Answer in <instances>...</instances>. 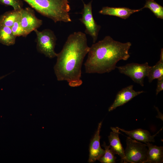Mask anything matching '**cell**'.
Wrapping results in <instances>:
<instances>
[{"label": "cell", "mask_w": 163, "mask_h": 163, "mask_svg": "<svg viewBox=\"0 0 163 163\" xmlns=\"http://www.w3.org/2000/svg\"><path fill=\"white\" fill-rule=\"evenodd\" d=\"M89 49L85 33L78 31L70 34L56 57L54 70L57 80L66 81L72 87L81 86L82 67Z\"/></svg>", "instance_id": "obj_1"}, {"label": "cell", "mask_w": 163, "mask_h": 163, "mask_svg": "<svg viewBox=\"0 0 163 163\" xmlns=\"http://www.w3.org/2000/svg\"><path fill=\"white\" fill-rule=\"evenodd\" d=\"M131 46L129 42L122 43L109 36L94 43L90 47L84 64L85 72L103 74L114 70L119 60H126L129 57Z\"/></svg>", "instance_id": "obj_2"}, {"label": "cell", "mask_w": 163, "mask_h": 163, "mask_svg": "<svg viewBox=\"0 0 163 163\" xmlns=\"http://www.w3.org/2000/svg\"><path fill=\"white\" fill-rule=\"evenodd\" d=\"M42 15L55 23L72 21L69 0H23Z\"/></svg>", "instance_id": "obj_3"}, {"label": "cell", "mask_w": 163, "mask_h": 163, "mask_svg": "<svg viewBox=\"0 0 163 163\" xmlns=\"http://www.w3.org/2000/svg\"><path fill=\"white\" fill-rule=\"evenodd\" d=\"M37 36V49L38 52L46 57L53 59L56 57L55 51L56 38L53 32L49 29L41 31H34Z\"/></svg>", "instance_id": "obj_4"}, {"label": "cell", "mask_w": 163, "mask_h": 163, "mask_svg": "<svg viewBox=\"0 0 163 163\" xmlns=\"http://www.w3.org/2000/svg\"><path fill=\"white\" fill-rule=\"evenodd\" d=\"M126 147L124 150L126 163H145L147 159L146 144L127 137Z\"/></svg>", "instance_id": "obj_5"}, {"label": "cell", "mask_w": 163, "mask_h": 163, "mask_svg": "<svg viewBox=\"0 0 163 163\" xmlns=\"http://www.w3.org/2000/svg\"><path fill=\"white\" fill-rule=\"evenodd\" d=\"M151 66L147 62L142 64L132 63L117 67L120 73L129 77L134 82L144 86V80Z\"/></svg>", "instance_id": "obj_6"}, {"label": "cell", "mask_w": 163, "mask_h": 163, "mask_svg": "<svg viewBox=\"0 0 163 163\" xmlns=\"http://www.w3.org/2000/svg\"><path fill=\"white\" fill-rule=\"evenodd\" d=\"M92 1L87 4L84 2L82 17L80 21L85 27V33L90 36L92 38L93 42L95 43L97 40L101 26L98 25L93 18L92 7Z\"/></svg>", "instance_id": "obj_7"}, {"label": "cell", "mask_w": 163, "mask_h": 163, "mask_svg": "<svg viewBox=\"0 0 163 163\" xmlns=\"http://www.w3.org/2000/svg\"><path fill=\"white\" fill-rule=\"evenodd\" d=\"M21 25L26 36L33 31L37 30L43 24L42 20L37 18L33 10L29 7L20 10Z\"/></svg>", "instance_id": "obj_8"}, {"label": "cell", "mask_w": 163, "mask_h": 163, "mask_svg": "<svg viewBox=\"0 0 163 163\" xmlns=\"http://www.w3.org/2000/svg\"><path fill=\"white\" fill-rule=\"evenodd\" d=\"M133 87L132 85H129L118 92L113 103L109 108V111L123 105L135 97L144 92L143 91H136L133 90Z\"/></svg>", "instance_id": "obj_9"}, {"label": "cell", "mask_w": 163, "mask_h": 163, "mask_svg": "<svg viewBox=\"0 0 163 163\" xmlns=\"http://www.w3.org/2000/svg\"><path fill=\"white\" fill-rule=\"evenodd\" d=\"M102 124V121L98 123L97 130L90 142L88 160L89 163L94 162L98 160L105 153V150L101 148L100 145V133Z\"/></svg>", "instance_id": "obj_10"}, {"label": "cell", "mask_w": 163, "mask_h": 163, "mask_svg": "<svg viewBox=\"0 0 163 163\" xmlns=\"http://www.w3.org/2000/svg\"><path fill=\"white\" fill-rule=\"evenodd\" d=\"M139 9H132L126 7H104L99 11V13L103 15L113 16L126 19L133 14L142 11Z\"/></svg>", "instance_id": "obj_11"}, {"label": "cell", "mask_w": 163, "mask_h": 163, "mask_svg": "<svg viewBox=\"0 0 163 163\" xmlns=\"http://www.w3.org/2000/svg\"><path fill=\"white\" fill-rule=\"evenodd\" d=\"M116 127L119 130L124 132L130 138L145 143L155 142V137L162 130V128L156 134L152 136L148 131L141 129H137L131 131H127L118 127Z\"/></svg>", "instance_id": "obj_12"}, {"label": "cell", "mask_w": 163, "mask_h": 163, "mask_svg": "<svg viewBox=\"0 0 163 163\" xmlns=\"http://www.w3.org/2000/svg\"><path fill=\"white\" fill-rule=\"evenodd\" d=\"M112 131L108 136L110 146L114 150L116 154L120 157L121 161L126 163L124 154V150L122 147L119 137V130L116 127H111Z\"/></svg>", "instance_id": "obj_13"}, {"label": "cell", "mask_w": 163, "mask_h": 163, "mask_svg": "<svg viewBox=\"0 0 163 163\" xmlns=\"http://www.w3.org/2000/svg\"><path fill=\"white\" fill-rule=\"evenodd\" d=\"M148 147L145 163H161L163 162V147L149 142L145 143Z\"/></svg>", "instance_id": "obj_14"}, {"label": "cell", "mask_w": 163, "mask_h": 163, "mask_svg": "<svg viewBox=\"0 0 163 163\" xmlns=\"http://www.w3.org/2000/svg\"><path fill=\"white\" fill-rule=\"evenodd\" d=\"M16 37L12 32L11 28L0 25V43L3 45L10 46L15 43Z\"/></svg>", "instance_id": "obj_15"}, {"label": "cell", "mask_w": 163, "mask_h": 163, "mask_svg": "<svg viewBox=\"0 0 163 163\" xmlns=\"http://www.w3.org/2000/svg\"><path fill=\"white\" fill-rule=\"evenodd\" d=\"M163 76V50L161 49L159 60L152 66H151L147 76L149 82L155 79Z\"/></svg>", "instance_id": "obj_16"}, {"label": "cell", "mask_w": 163, "mask_h": 163, "mask_svg": "<svg viewBox=\"0 0 163 163\" xmlns=\"http://www.w3.org/2000/svg\"><path fill=\"white\" fill-rule=\"evenodd\" d=\"M20 10L13 9L2 14L0 16V25L11 27L14 22L20 18Z\"/></svg>", "instance_id": "obj_17"}, {"label": "cell", "mask_w": 163, "mask_h": 163, "mask_svg": "<svg viewBox=\"0 0 163 163\" xmlns=\"http://www.w3.org/2000/svg\"><path fill=\"white\" fill-rule=\"evenodd\" d=\"M150 9L158 18L163 19V7L157 3L155 0H146L144 7L142 8Z\"/></svg>", "instance_id": "obj_18"}, {"label": "cell", "mask_w": 163, "mask_h": 163, "mask_svg": "<svg viewBox=\"0 0 163 163\" xmlns=\"http://www.w3.org/2000/svg\"><path fill=\"white\" fill-rule=\"evenodd\" d=\"M102 145L105 148V153L98 160L102 163H116V153L112 147L110 145H107L104 142Z\"/></svg>", "instance_id": "obj_19"}, {"label": "cell", "mask_w": 163, "mask_h": 163, "mask_svg": "<svg viewBox=\"0 0 163 163\" xmlns=\"http://www.w3.org/2000/svg\"><path fill=\"white\" fill-rule=\"evenodd\" d=\"M0 4L6 6L13 7L14 10H20L23 8L21 0H0Z\"/></svg>", "instance_id": "obj_20"}, {"label": "cell", "mask_w": 163, "mask_h": 163, "mask_svg": "<svg viewBox=\"0 0 163 163\" xmlns=\"http://www.w3.org/2000/svg\"><path fill=\"white\" fill-rule=\"evenodd\" d=\"M11 28L13 34L16 37H26L21 24L20 17L14 22L13 25Z\"/></svg>", "instance_id": "obj_21"}, {"label": "cell", "mask_w": 163, "mask_h": 163, "mask_svg": "<svg viewBox=\"0 0 163 163\" xmlns=\"http://www.w3.org/2000/svg\"><path fill=\"white\" fill-rule=\"evenodd\" d=\"M163 90V76L157 79V88L156 90V94H158Z\"/></svg>", "instance_id": "obj_22"}, {"label": "cell", "mask_w": 163, "mask_h": 163, "mask_svg": "<svg viewBox=\"0 0 163 163\" xmlns=\"http://www.w3.org/2000/svg\"><path fill=\"white\" fill-rule=\"evenodd\" d=\"M10 74V73H9V74H7V75H3V76L0 77V80H1L2 79V78H5V77L7 75H8L9 74Z\"/></svg>", "instance_id": "obj_23"}]
</instances>
